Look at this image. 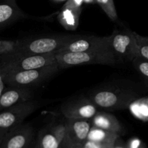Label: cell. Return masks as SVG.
Instances as JSON below:
<instances>
[{"label": "cell", "mask_w": 148, "mask_h": 148, "mask_svg": "<svg viewBox=\"0 0 148 148\" xmlns=\"http://www.w3.org/2000/svg\"><path fill=\"white\" fill-rule=\"evenodd\" d=\"M56 53L42 55H21L17 53L14 56L0 59V75L11 72L38 69L49 67L57 63Z\"/></svg>", "instance_id": "obj_1"}, {"label": "cell", "mask_w": 148, "mask_h": 148, "mask_svg": "<svg viewBox=\"0 0 148 148\" xmlns=\"http://www.w3.org/2000/svg\"><path fill=\"white\" fill-rule=\"evenodd\" d=\"M59 70L58 63H56L43 68L15 71L5 75H0V78L9 86L31 88L43 84L54 75Z\"/></svg>", "instance_id": "obj_2"}, {"label": "cell", "mask_w": 148, "mask_h": 148, "mask_svg": "<svg viewBox=\"0 0 148 148\" xmlns=\"http://www.w3.org/2000/svg\"><path fill=\"white\" fill-rule=\"evenodd\" d=\"M55 55L59 69L89 64L116 63L112 52H59Z\"/></svg>", "instance_id": "obj_3"}, {"label": "cell", "mask_w": 148, "mask_h": 148, "mask_svg": "<svg viewBox=\"0 0 148 148\" xmlns=\"http://www.w3.org/2000/svg\"><path fill=\"white\" fill-rule=\"evenodd\" d=\"M110 45L116 62H133L138 57V47L134 31L114 29L110 36Z\"/></svg>", "instance_id": "obj_4"}, {"label": "cell", "mask_w": 148, "mask_h": 148, "mask_svg": "<svg viewBox=\"0 0 148 148\" xmlns=\"http://www.w3.org/2000/svg\"><path fill=\"white\" fill-rule=\"evenodd\" d=\"M72 35H53L20 41L18 53L21 55H42L56 53L62 50Z\"/></svg>", "instance_id": "obj_5"}, {"label": "cell", "mask_w": 148, "mask_h": 148, "mask_svg": "<svg viewBox=\"0 0 148 148\" xmlns=\"http://www.w3.org/2000/svg\"><path fill=\"white\" fill-rule=\"evenodd\" d=\"M88 98L99 108L110 110L125 109L137 100V95L132 91L111 89L92 91Z\"/></svg>", "instance_id": "obj_6"}, {"label": "cell", "mask_w": 148, "mask_h": 148, "mask_svg": "<svg viewBox=\"0 0 148 148\" xmlns=\"http://www.w3.org/2000/svg\"><path fill=\"white\" fill-rule=\"evenodd\" d=\"M38 107L36 101L25 102L1 111L0 113V139L23 123V120Z\"/></svg>", "instance_id": "obj_7"}, {"label": "cell", "mask_w": 148, "mask_h": 148, "mask_svg": "<svg viewBox=\"0 0 148 148\" xmlns=\"http://www.w3.org/2000/svg\"><path fill=\"white\" fill-rule=\"evenodd\" d=\"M60 52H112L110 45V36L98 37L72 35Z\"/></svg>", "instance_id": "obj_8"}, {"label": "cell", "mask_w": 148, "mask_h": 148, "mask_svg": "<svg viewBox=\"0 0 148 148\" xmlns=\"http://www.w3.org/2000/svg\"><path fill=\"white\" fill-rule=\"evenodd\" d=\"M66 131L62 148H83L88 140L92 122L85 119H66Z\"/></svg>", "instance_id": "obj_9"}, {"label": "cell", "mask_w": 148, "mask_h": 148, "mask_svg": "<svg viewBox=\"0 0 148 148\" xmlns=\"http://www.w3.org/2000/svg\"><path fill=\"white\" fill-rule=\"evenodd\" d=\"M98 108L88 97H81L64 104L61 111L66 119L90 120L97 114Z\"/></svg>", "instance_id": "obj_10"}, {"label": "cell", "mask_w": 148, "mask_h": 148, "mask_svg": "<svg viewBox=\"0 0 148 148\" xmlns=\"http://www.w3.org/2000/svg\"><path fill=\"white\" fill-rule=\"evenodd\" d=\"M33 136V128L30 125L21 124L0 139V148H29Z\"/></svg>", "instance_id": "obj_11"}, {"label": "cell", "mask_w": 148, "mask_h": 148, "mask_svg": "<svg viewBox=\"0 0 148 148\" xmlns=\"http://www.w3.org/2000/svg\"><path fill=\"white\" fill-rule=\"evenodd\" d=\"M65 131V121L47 126L39 133L38 145L40 148H62Z\"/></svg>", "instance_id": "obj_12"}, {"label": "cell", "mask_w": 148, "mask_h": 148, "mask_svg": "<svg viewBox=\"0 0 148 148\" xmlns=\"http://www.w3.org/2000/svg\"><path fill=\"white\" fill-rule=\"evenodd\" d=\"M30 88L20 86H8L0 94V110L8 109L16 104L32 100Z\"/></svg>", "instance_id": "obj_13"}, {"label": "cell", "mask_w": 148, "mask_h": 148, "mask_svg": "<svg viewBox=\"0 0 148 148\" xmlns=\"http://www.w3.org/2000/svg\"><path fill=\"white\" fill-rule=\"evenodd\" d=\"M27 17L16 4V0H0V28L1 30Z\"/></svg>", "instance_id": "obj_14"}, {"label": "cell", "mask_w": 148, "mask_h": 148, "mask_svg": "<svg viewBox=\"0 0 148 148\" xmlns=\"http://www.w3.org/2000/svg\"><path fill=\"white\" fill-rule=\"evenodd\" d=\"M92 126L100 128L108 131L114 132L121 135L123 133V129L118 119L112 114L105 112H98L92 118Z\"/></svg>", "instance_id": "obj_15"}, {"label": "cell", "mask_w": 148, "mask_h": 148, "mask_svg": "<svg viewBox=\"0 0 148 148\" xmlns=\"http://www.w3.org/2000/svg\"><path fill=\"white\" fill-rule=\"evenodd\" d=\"M82 10H75L62 7L58 15V20L67 30H75L79 26V17Z\"/></svg>", "instance_id": "obj_16"}, {"label": "cell", "mask_w": 148, "mask_h": 148, "mask_svg": "<svg viewBox=\"0 0 148 148\" xmlns=\"http://www.w3.org/2000/svg\"><path fill=\"white\" fill-rule=\"evenodd\" d=\"M120 135L114 132L108 131L100 128L92 126L90 130L88 140L108 145H115Z\"/></svg>", "instance_id": "obj_17"}, {"label": "cell", "mask_w": 148, "mask_h": 148, "mask_svg": "<svg viewBox=\"0 0 148 148\" xmlns=\"http://www.w3.org/2000/svg\"><path fill=\"white\" fill-rule=\"evenodd\" d=\"M130 107L132 114L137 118L148 121V97L135 100L130 104Z\"/></svg>", "instance_id": "obj_18"}, {"label": "cell", "mask_w": 148, "mask_h": 148, "mask_svg": "<svg viewBox=\"0 0 148 148\" xmlns=\"http://www.w3.org/2000/svg\"><path fill=\"white\" fill-rule=\"evenodd\" d=\"M20 41L4 40L0 41V59L10 57L19 52Z\"/></svg>", "instance_id": "obj_19"}, {"label": "cell", "mask_w": 148, "mask_h": 148, "mask_svg": "<svg viewBox=\"0 0 148 148\" xmlns=\"http://www.w3.org/2000/svg\"><path fill=\"white\" fill-rule=\"evenodd\" d=\"M96 3L98 4V5L102 8L104 12L112 21H117L118 15H117L114 0H96Z\"/></svg>", "instance_id": "obj_20"}, {"label": "cell", "mask_w": 148, "mask_h": 148, "mask_svg": "<svg viewBox=\"0 0 148 148\" xmlns=\"http://www.w3.org/2000/svg\"><path fill=\"white\" fill-rule=\"evenodd\" d=\"M132 64L148 86V60L138 56L133 60Z\"/></svg>", "instance_id": "obj_21"}, {"label": "cell", "mask_w": 148, "mask_h": 148, "mask_svg": "<svg viewBox=\"0 0 148 148\" xmlns=\"http://www.w3.org/2000/svg\"><path fill=\"white\" fill-rule=\"evenodd\" d=\"M138 47V56L148 60V36H143L134 32Z\"/></svg>", "instance_id": "obj_22"}, {"label": "cell", "mask_w": 148, "mask_h": 148, "mask_svg": "<svg viewBox=\"0 0 148 148\" xmlns=\"http://www.w3.org/2000/svg\"><path fill=\"white\" fill-rule=\"evenodd\" d=\"M126 146L127 148H147L145 143L137 137H132L129 139Z\"/></svg>", "instance_id": "obj_23"}, {"label": "cell", "mask_w": 148, "mask_h": 148, "mask_svg": "<svg viewBox=\"0 0 148 148\" xmlns=\"http://www.w3.org/2000/svg\"><path fill=\"white\" fill-rule=\"evenodd\" d=\"M84 3V0H67L63 7H69L75 10H82V5Z\"/></svg>", "instance_id": "obj_24"}, {"label": "cell", "mask_w": 148, "mask_h": 148, "mask_svg": "<svg viewBox=\"0 0 148 148\" xmlns=\"http://www.w3.org/2000/svg\"><path fill=\"white\" fill-rule=\"evenodd\" d=\"M115 145H108L98 143L93 141L87 140L84 145L83 148H114Z\"/></svg>", "instance_id": "obj_25"}, {"label": "cell", "mask_w": 148, "mask_h": 148, "mask_svg": "<svg viewBox=\"0 0 148 148\" xmlns=\"http://www.w3.org/2000/svg\"><path fill=\"white\" fill-rule=\"evenodd\" d=\"M116 142L115 146H114V148H127V146H126V145L124 146V145H121V144H117Z\"/></svg>", "instance_id": "obj_26"}, {"label": "cell", "mask_w": 148, "mask_h": 148, "mask_svg": "<svg viewBox=\"0 0 148 148\" xmlns=\"http://www.w3.org/2000/svg\"><path fill=\"white\" fill-rule=\"evenodd\" d=\"M84 3H85V4H95L96 0H84Z\"/></svg>", "instance_id": "obj_27"}, {"label": "cell", "mask_w": 148, "mask_h": 148, "mask_svg": "<svg viewBox=\"0 0 148 148\" xmlns=\"http://www.w3.org/2000/svg\"><path fill=\"white\" fill-rule=\"evenodd\" d=\"M51 1H52L53 2H55V3H61V2H63V1H66L67 0H51Z\"/></svg>", "instance_id": "obj_28"}, {"label": "cell", "mask_w": 148, "mask_h": 148, "mask_svg": "<svg viewBox=\"0 0 148 148\" xmlns=\"http://www.w3.org/2000/svg\"><path fill=\"white\" fill-rule=\"evenodd\" d=\"M33 148H40V147L38 146V143H37V142H36V146H35L34 147H33Z\"/></svg>", "instance_id": "obj_29"}]
</instances>
